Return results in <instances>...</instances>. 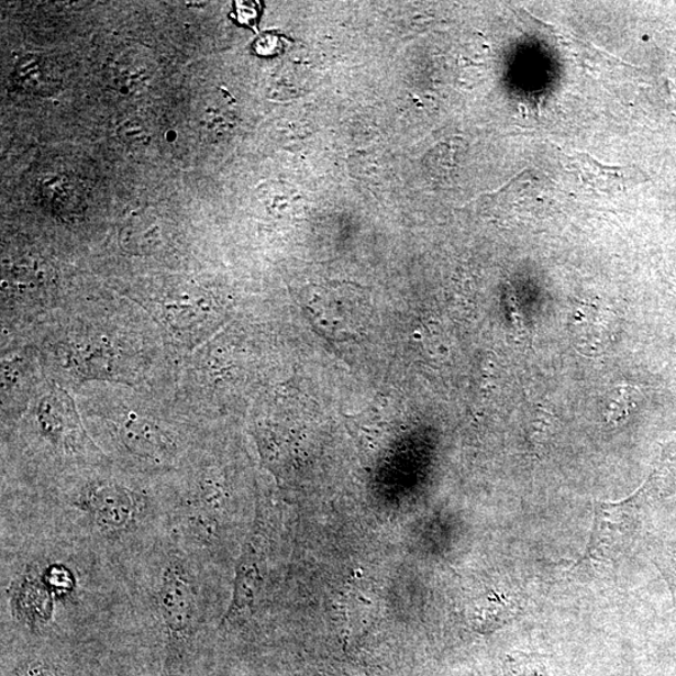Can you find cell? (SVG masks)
Segmentation results:
<instances>
[{"label": "cell", "instance_id": "cell-3", "mask_svg": "<svg viewBox=\"0 0 676 676\" xmlns=\"http://www.w3.org/2000/svg\"><path fill=\"white\" fill-rule=\"evenodd\" d=\"M4 589L7 617L33 635H45L53 629L63 600L43 578L37 557L31 556L14 566V573Z\"/></svg>", "mask_w": 676, "mask_h": 676}, {"label": "cell", "instance_id": "cell-5", "mask_svg": "<svg viewBox=\"0 0 676 676\" xmlns=\"http://www.w3.org/2000/svg\"><path fill=\"white\" fill-rule=\"evenodd\" d=\"M38 425L42 439L59 455L86 457L98 451L66 392L54 390L44 399L38 410Z\"/></svg>", "mask_w": 676, "mask_h": 676}, {"label": "cell", "instance_id": "cell-1", "mask_svg": "<svg viewBox=\"0 0 676 676\" xmlns=\"http://www.w3.org/2000/svg\"><path fill=\"white\" fill-rule=\"evenodd\" d=\"M62 518L96 546L119 550L143 545L169 530L170 511L135 485L110 476L89 477L65 496Z\"/></svg>", "mask_w": 676, "mask_h": 676}, {"label": "cell", "instance_id": "cell-13", "mask_svg": "<svg viewBox=\"0 0 676 676\" xmlns=\"http://www.w3.org/2000/svg\"><path fill=\"white\" fill-rule=\"evenodd\" d=\"M146 135L147 133L143 125L135 121L124 123L120 130V137L124 142L137 143L146 140Z\"/></svg>", "mask_w": 676, "mask_h": 676}, {"label": "cell", "instance_id": "cell-8", "mask_svg": "<svg viewBox=\"0 0 676 676\" xmlns=\"http://www.w3.org/2000/svg\"><path fill=\"white\" fill-rule=\"evenodd\" d=\"M574 335L581 350L599 351L610 341V312L602 309H579L575 314Z\"/></svg>", "mask_w": 676, "mask_h": 676}, {"label": "cell", "instance_id": "cell-2", "mask_svg": "<svg viewBox=\"0 0 676 676\" xmlns=\"http://www.w3.org/2000/svg\"><path fill=\"white\" fill-rule=\"evenodd\" d=\"M157 547L159 554L148 584V610L167 646L178 652L193 642L200 629L197 556L170 530Z\"/></svg>", "mask_w": 676, "mask_h": 676}, {"label": "cell", "instance_id": "cell-4", "mask_svg": "<svg viewBox=\"0 0 676 676\" xmlns=\"http://www.w3.org/2000/svg\"><path fill=\"white\" fill-rule=\"evenodd\" d=\"M115 439L124 454L155 470L175 467L182 455V447L174 434L135 413L117 423Z\"/></svg>", "mask_w": 676, "mask_h": 676}, {"label": "cell", "instance_id": "cell-12", "mask_svg": "<svg viewBox=\"0 0 676 676\" xmlns=\"http://www.w3.org/2000/svg\"><path fill=\"white\" fill-rule=\"evenodd\" d=\"M11 676H57V673L49 664L33 660L18 666Z\"/></svg>", "mask_w": 676, "mask_h": 676}, {"label": "cell", "instance_id": "cell-7", "mask_svg": "<svg viewBox=\"0 0 676 676\" xmlns=\"http://www.w3.org/2000/svg\"><path fill=\"white\" fill-rule=\"evenodd\" d=\"M569 168L585 186L602 195H619L644 180L635 167L603 166L586 153H575Z\"/></svg>", "mask_w": 676, "mask_h": 676}, {"label": "cell", "instance_id": "cell-10", "mask_svg": "<svg viewBox=\"0 0 676 676\" xmlns=\"http://www.w3.org/2000/svg\"><path fill=\"white\" fill-rule=\"evenodd\" d=\"M44 195H47L51 202L56 204L58 209H75L80 197L77 187L70 184L67 178H57L53 182L43 186Z\"/></svg>", "mask_w": 676, "mask_h": 676}, {"label": "cell", "instance_id": "cell-6", "mask_svg": "<svg viewBox=\"0 0 676 676\" xmlns=\"http://www.w3.org/2000/svg\"><path fill=\"white\" fill-rule=\"evenodd\" d=\"M264 583L256 536H252L239 558L231 602L220 628L240 624L254 616Z\"/></svg>", "mask_w": 676, "mask_h": 676}, {"label": "cell", "instance_id": "cell-11", "mask_svg": "<svg viewBox=\"0 0 676 676\" xmlns=\"http://www.w3.org/2000/svg\"><path fill=\"white\" fill-rule=\"evenodd\" d=\"M630 398L629 392L624 389H618L614 395L611 396L607 408V419L609 422L619 423L624 420L629 413Z\"/></svg>", "mask_w": 676, "mask_h": 676}, {"label": "cell", "instance_id": "cell-9", "mask_svg": "<svg viewBox=\"0 0 676 676\" xmlns=\"http://www.w3.org/2000/svg\"><path fill=\"white\" fill-rule=\"evenodd\" d=\"M16 79L31 92H44L56 85L47 63L40 58L24 59L16 70Z\"/></svg>", "mask_w": 676, "mask_h": 676}]
</instances>
